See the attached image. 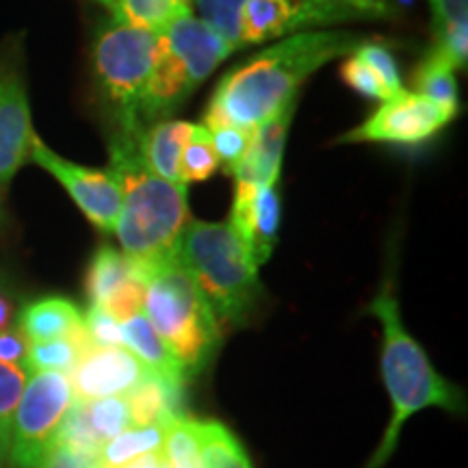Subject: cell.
Returning <instances> with one entry per match:
<instances>
[{
	"instance_id": "cell-9",
	"label": "cell",
	"mask_w": 468,
	"mask_h": 468,
	"mask_svg": "<svg viewBox=\"0 0 468 468\" xmlns=\"http://www.w3.org/2000/svg\"><path fill=\"white\" fill-rule=\"evenodd\" d=\"M458 111L441 107L419 93L401 90L382 102L360 126L351 128L336 144H399L417 145L441 133Z\"/></svg>"
},
{
	"instance_id": "cell-13",
	"label": "cell",
	"mask_w": 468,
	"mask_h": 468,
	"mask_svg": "<svg viewBox=\"0 0 468 468\" xmlns=\"http://www.w3.org/2000/svg\"><path fill=\"white\" fill-rule=\"evenodd\" d=\"M90 306L107 310L111 317L126 321L142 313L144 306V278L137 267L120 250L102 245L93 254L85 278Z\"/></svg>"
},
{
	"instance_id": "cell-32",
	"label": "cell",
	"mask_w": 468,
	"mask_h": 468,
	"mask_svg": "<svg viewBox=\"0 0 468 468\" xmlns=\"http://www.w3.org/2000/svg\"><path fill=\"white\" fill-rule=\"evenodd\" d=\"M351 55L358 57L365 66L371 68L373 72L378 74V79L386 85V90H390L393 93H399L403 90L401 74L399 68H397L393 52H390V48H386L384 44L376 42V39H373V42L367 39V42L360 44Z\"/></svg>"
},
{
	"instance_id": "cell-35",
	"label": "cell",
	"mask_w": 468,
	"mask_h": 468,
	"mask_svg": "<svg viewBox=\"0 0 468 468\" xmlns=\"http://www.w3.org/2000/svg\"><path fill=\"white\" fill-rule=\"evenodd\" d=\"M430 7L434 35L468 27V0H430Z\"/></svg>"
},
{
	"instance_id": "cell-6",
	"label": "cell",
	"mask_w": 468,
	"mask_h": 468,
	"mask_svg": "<svg viewBox=\"0 0 468 468\" xmlns=\"http://www.w3.org/2000/svg\"><path fill=\"white\" fill-rule=\"evenodd\" d=\"M234 52L230 44L197 17L186 16L169 25L156 39L154 66L139 104L142 131L167 120Z\"/></svg>"
},
{
	"instance_id": "cell-23",
	"label": "cell",
	"mask_w": 468,
	"mask_h": 468,
	"mask_svg": "<svg viewBox=\"0 0 468 468\" xmlns=\"http://www.w3.org/2000/svg\"><path fill=\"white\" fill-rule=\"evenodd\" d=\"M414 93L441 107L458 111V80L452 63L434 46L425 52L414 69Z\"/></svg>"
},
{
	"instance_id": "cell-27",
	"label": "cell",
	"mask_w": 468,
	"mask_h": 468,
	"mask_svg": "<svg viewBox=\"0 0 468 468\" xmlns=\"http://www.w3.org/2000/svg\"><path fill=\"white\" fill-rule=\"evenodd\" d=\"M219 169V156L215 152L213 139L204 124H193L191 137L180 156V185L202 183Z\"/></svg>"
},
{
	"instance_id": "cell-31",
	"label": "cell",
	"mask_w": 468,
	"mask_h": 468,
	"mask_svg": "<svg viewBox=\"0 0 468 468\" xmlns=\"http://www.w3.org/2000/svg\"><path fill=\"white\" fill-rule=\"evenodd\" d=\"M210 139H213L215 152L219 156V167L224 169L228 176L237 174V169L243 165L245 156H248L251 137H254V131L241 126H218L210 128Z\"/></svg>"
},
{
	"instance_id": "cell-25",
	"label": "cell",
	"mask_w": 468,
	"mask_h": 468,
	"mask_svg": "<svg viewBox=\"0 0 468 468\" xmlns=\"http://www.w3.org/2000/svg\"><path fill=\"white\" fill-rule=\"evenodd\" d=\"M93 345L90 343L87 332H80L76 336L55 338L46 343H31L28 345L27 368L28 373L39 371H55L68 373L76 367V362L83 358L85 351H90Z\"/></svg>"
},
{
	"instance_id": "cell-14",
	"label": "cell",
	"mask_w": 468,
	"mask_h": 468,
	"mask_svg": "<svg viewBox=\"0 0 468 468\" xmlns=\"http://www.w3.org/2000/svg\"><path fill=\"white\" fill-rule=\"evenodd\" d=\"M145 376L142 362L124 347H91L68 373L76 401L124 397Z\"/></svg>"
},
{
	"instance_id": "cell-39",
	"label": "cell",
	"mask_w": 468,
	"mask_h": 468,
	"mask_svg": "<svg viewBox=\"0 0 468 468\" xmlns=\"http://www.w3.org/2000/svg\"><path fill=\"white\" fill-rule=\"evenodd\" d=\"M11 321H14V303H11L7 295L0 292V330L11 327Z\"/></svg>"
},
{
	"instance_id": "cell-17",
	"label": "cell",
	"mask_w": 468,
	"mask_h": 468,
	"mask_svg": "<svg viewBox=\"0 0 468 468\" xmlns=\"http://www.w3.org/2000/svg\"><path fill=\"white\" fill-rule=\"evenodd\" d=\"M278 183L262 186L248 202H232L230 224L248 243L259 267L271 259L273 248L278 243L280 218H282Z\"/></svg>"
},
{
	"instance_id": "cell-3",
	"label": "cell",
	"mask_w": 468,
	"mask_h": 468,
	"mask_svg": "<svg viewBox=\"0 0 468 468\" xmlns=\"http://www.w3.org/2000/svg\"><path fill=\"white\" fill-rule=\"evenodd\" d=\"M367 313L382 324V379L393 401V414L382 442L367 464V468H382L393 458L401 427L414 414L425 408H442L462 414L466 403L464 393L436 371L423 347L406 330L393 284H384L376 300L368 303Z\"/></svg>"
},
{
	"instance_id": "cell-21",
	"label": "cell",
	"mask_w": 468,
	"mask_h": 468,
	"mask_svg": "<svg viewBox=\"0 0 468 468\" xmlns=\"http://www.w3.org/2000/svg\"><path fill=\"white\" fill-rule=\"evenodd\" d=\"M120 335L122 347L131 351L134 358L142 362L145 371L154 373L159 378L174 379V382H186L178 360L174 358V354L163 343V338L156 335V330L144 313H137L122 321Z\"/></svg>"
},
{
	"instance_id": "cell-34",
	"label": "cell",
	"mask_w": 468,
	"mask_h": 468,
	"mask_svg": "<svg viewBox=\"0 0 468 468\" xmlns=\"http://www.w3.org/2000/svg\"><path fill=\"white\" fill-rule=\"evenodd\" d=\"M83 321L85 332L93 347H122L120 321L111 317L107 310L90 306L87 314H83Z\"/></svg>"
},
{
	"instance_id": "cell-24",
	"label": "cell",
	"mask_w": 468,
	"mask_h": 468,
	"mask_svg": "<svg viewBox=\"0 0 468 468\" xmlns=\"http://www.w3.org/2000/svg\"><path fill=\"white\" fill-rule=\"evenodd\" d=\"M197 441L202 452V468H251L243 444L219 420H197Z\"/></svg>"
},
{
	"instance_id": "cell-37",
	"label": "cell",
	"mask_w": 468,
	"mask_h": 468,
	"mask_svg": "<svg viewBox=\"0 0 468 468\" xmlns=\"http://www.w3.org/2000/svg\"><path fill=\"white\" fill-rule=\"evenodd\" d=\"M39 468H96V455L55 444Z\"/></svg>"
},
{
	"instance_id": "cell-12",
	"label": "cell",
	"mask_w": 468,
	"mask_h": 468,
	"mask_svg": "<svg viewBox=\"0 0 468 468\" xmlns=\"http://www.w3.org/2000/svg\"><path fill=\"white\" fill-rule=\"evenodd\" d=\"M35 131L27 80L14 57L0 58V193L28 161Z\"/></svg>"
},
{
	"instance_id": "cell-4",
	"label": "cell",
	"mask_w": 468,
	"mask_h": 468,
	"mask_svg": "<svg viewBox=\"0 0 468 468\" xmlns=\"http://www.w3.org/2000/svg\"><path fill=\"white\" fill-rule=\"evenodd\" d=\"M178 261L219 324H245L265 295L259 265L230 221L191 219L180 237Z\"/></svg>"
},
{
	"instance_id": "cell-16",
	"label": "cell",
	"mask_w": 468,
	"mask_h": 468,
	"mask_svg": "<svg viewBox=\"0 0 468 468\" xmlns=\"http://www.w3.org/2000/svg\"><path fill=\"white\" fill-rule=\"evenodd\" d=\"M131 427L124 397H104L93 401H72L63 419L55 444L96 455L104 442Z\"/></svg>"
},
{
	"instance_id": "cell-40",
	"label": "cell",
	"mask_w": 468,
	"mask_h": 468,
	"mask_svg": "<svg viewBox=\"0 0 468 468\" xmlns=\"http://www.w3.org/2000/svg\"><path fill=\"white\" fill-rule=\"evenodd\" d=\"M98 3H102V5H104V7H107V9H111V11H113V9L117 7V3H120V0H98Z\"/></svg>"
},
{
	"instance_id": "cell-11",
	"label": "cell",
	"mask_w": 468,
	"mask_h": 468,
	"mask_svg": "<svg viewBox=\"0 0 468 468\" xmlns=\"http://www.w3.org/2000/svg\"><path fill=\"white\" fill-rule=\"evenodd\" d=\"M28 161L46 169L52 178H57L63 189L69 193L76 207L83 210L85 218L98 230L104 234L115 230L122 208V193L113 174L63 159L57 152H52L37 134L33 137Z\"/></svg>"
},
{
	"instance_id": "cell-2",
	"label": "cell",
	"mask_w": 468,
	"mask_h": 468,
	"mask_svg": "<svg viewBox=\"0 0 468 468\" xmlns=\"http://www.w3.org/2000/svg\"><path fill=\"white\" fill-rule=\"evenodd\" d=\"M142 134H113L109 172L120 185L122 208L115 224L122 254L142 273L178 259V245L191 213L186 186L167 183L145 165Z\"/></svg>"
},
{
	"instance_id": "cell-30",
	"label": "cell",
	"mask_w": 468,
	"mask_h": 468,
	"mask_svg": "<svg viewBox=\"0 0 468 468\" xmlns=\"http://www.w3.org/2000/svg\"><path fill=\"white\" fill-rule=\"evenodd\" d=\"M210 31L224 37L234 50L241 48V14L248 0H193Z\"/></svg>"
},
{
	"instance_id": "cell-1",
	"label": "cell",
	"mask_w": 468,
	"mask_h": 468,
	"mask_svg": "<svg viewBox=\"0 0 468 468\" xmlns=\"http://www.w3.org/2000/svg\"><path fill=\"white\" fill-rule=\"evenodd\" d=\"M367 39L349 31H306L284 37L282 42L256 52L232 68L219 80L210 98L204 126H256L278 113L317 69L338 57L351 55Z\"/></svg>"
},
{
	"instance_id": "cell-5",
	"label": "cell",
	"mask_w": 468,
	"mask_h": 468,
	"mask_svg": "<svg viewBox=\"0 0 468 468\" xmlns=\"http://www.w3.org/2000/svg\"><path fill=\"white\" fill-rule=\"evenodd\" d=\"M142 278V313L178 360L185 378L197 376L221 343L219 319L178 259L145 269Z\"/></svg>"
},
{
	"instance_id": "cell-19",
	"label": "cell",
	"mask_w": 468,
	"mask_h": 468,
	"mask_svg": "<svg viewBox=\"0 0 468 468\" xmlns=\"http://www.w3.org/2000/svg\"><path fill=\"white\" fill-rule=\"evenodd\" d=\"M16 327L28 343H46L80 335L85 332V321L80 308L72 300L42 297L20 310Z\"/></svg>"
},
{
	"instance_id": "cell-15",
	"label": "cell",
	"mask_w": 468,
	"mask_h": 468,
	"mask_svg": "<svg viewBox=\"0 0 468 468\" xmlns=\"http://www.w3.org/2000/svg\"><path fill=\"white\" fill-rule=\"evenodd\" d=\"M295 109L297 98H292L278 113L254 128L248 156H245L243 165L237 169V174L232 176L234 185H237L234 197H254L262 186L278 183L280 172H282L286 137H289Z\"/></svg>"
},
{
	"instance_id": "cell-7",
	"label": "cell",
	"mask_w": 468,
	"mask_h": 468,
	"mask_svg": "<svg viewBox=\"0 0 468 468\" xmlns=\"http://www.w3.org/2000/svg\"><path fill=\"white\" fill-rule=\"evenodd\" d=\"M159 35L122 25L111 17L96 33L93 74L115 122V134H144L137 124L139 104L154 66Z\"/></svg>"
},
{
	"instance_id": "cell-20",
	"label": "cell",
	"mask_w": 468,
	"mask_h": 468,
	"mask_svg": "<svg viewBox=\"0 0 468 468\" xmlns=\"http://www.w3.org/2000/svg\"><path fill=\"white\" fill-rule=\"evenodd\" d=\"M191 131L193 124L180 120H163L145 128L139 139L145 165L167 183L180 185V156Z\"/></svg>"
},
{
	"instance_id": "cell-41",
	"label": "cell",
	"mask_w": 468,
	"mask_h": 468,
	"mask_svg": "<svg viewBox=\"0 0 468 468\" xmlns=\"http://www.w3.org/2000/svg\"><path fill=\"white\" fill-rule=\"evenodd\" d=\"M5 219V208H3V193H0V224H3Z\"/></svg>"
},
{
	"instance_id": "cell-29",
	"label": "cell",
	"mask_w": 468,
	"mask_h": 468,
	"mask_svg": "<svg viewBox=\"0 0 468 468\" xmlns=\"http://www.w3.org/2000/svg\"><path fill=\"white\" fill-rule=\"evenodd\" d=\"M28 368L0 362V462L7 458L16 408L28 382Z\"/></svg>"
},
{
	"instance_id": "cell-18",
	"label": "cell",
	"mask_w": 468,
	"mask_h": 468,
	"mask_svg": "<svg viewBox=\"0 0 468 468\" xmlns=\"http://www.w3.org/2000/svg\"><path fill=\"white\" fill-rule=\"evenodd\" d=\"M131 427H167L185 419V382H174L148 373L124 395Z\"/></svg>"
},
{
	"instance_id": "cell-36",
	"label": "cell",
	"mask_w": 468,
	"mask_h": 468,
	"mask_svg": "<svg viewBox=\"0 0 468 468\" xmlns=\"http://www.w3.org/2000/svg\"><path fill=\"white\" fill-rule=\"evenodd\" d=\"M28 345L31 343L27 341L25 335H22L17 327L0 330V362H7V365L27 368Z\"/></svg>"
},
{
	"instance_id": "cell-26",
	"label": "cell",
	"mask_w": 468,
	"mask_h": 468,
	"mask_svg": "<svg viewBox=\"0 0 468 468\" xmlns=\"http://www.w3.org/2000/svg\"><path fill=\"white\" fill-rule=\"evenodd\" d=\"M163 436L165 427H128L120 434L104 442L96 460L101 466H120L142 455L163 452Z\"/></svg>"
},
{
	"instance_id": "cell-28",
	"label": "cell",
	"mask_w": 468,
	"mask_h": 468,
	"mask_svg": "<svg viewBox=\"0 0 468 468\" xmlns=\"http://www.w3.org/2000/svg\"><path fill=\"white\" fill-rule=\"evenodd\" d=\"M163 458H165L167 468H202V452L196 431V419L185 417L165 427Z\"/></svg>"
},
{
	"instance_id": "cell-38",
	"label": "cell",
	"mask_w": 468,
	"mask_h": 468,
	"mask_svg": "<svg viewBox=\"0 0 468 468\" xmlns=\"http://www.w3.org/2000/svg\"><path fill=\"white\" fill-rule=\"evenodd\" d=\"M165 458H163V452H154V453H148V455H142V458H134L131 462H126V464H120V466H111V468H165ZM96 468H107V466H101L96 460Z\"/></svg>"
},
{
	"instance_id": "cell-8",
	"label": "cell",
	"mask_w": 468,
	"mask_h": 468,
	"mask_svg": "<svg viewBox=\"0 0 468 468\" xmlns=\"http://www.w3.org/2000/svg\"><path fill=\"white\" fill-rule=\"evenodd\" d=\"M72 401V384L66 373L39 371L28 376L11 425L9 468L42 466Z\"/></svg>"
},
{
	"instance_id": "cell-33",
	"label": "cell",
	"mask_w": 468,
	"mask_h": 468,
	"mask_svg": "<svg viewBox=\"0 0 468 468\" xmlns=\"http://www.w3.org/2000/svg\"><path fill=\"white\" fill-rule=\"evenodd\" d=\"M341 76L343 80L347 83L351 90L358 91L360 96L371 98V101H382L386 102L388 98H393L395 93L390 90H386V85L378 79V74L373 72L371 68L365 66L358 57H347L345 63L341 66Z\"/></svg>"
},
{
	"instance_id": "cell-22",
	"label": "cell",
	"mask_w": 468,
	"mask_h": 468,
	"mask_svg": "<svg viewBox=\"0 0 468 468\" xmlns=\"http://www.w3.org/2000/svg\"><path fill=\"white\" fill-rule=\"evenodd\" d=\"M186 16H191V0H120L113 9V20L156 35Z\"/></svg>"
},
{
	"instance_id": "cell-10",
	"label": "cell",
	"mask_w": 468,
	"mask_h": 468,
	"mask_svg": "<svg viewBox=\"0 0 468 468\" xmlns=\"http://www.w3.org/2000/svg\"><path fill=\"white\" fill-rule=\"evenodd\" d=\"M354 20L365 16L336 0H248L241 14V48Z\"/></svg>"
}]
</instances>
